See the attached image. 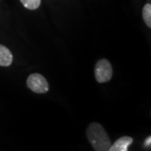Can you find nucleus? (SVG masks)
I'll list each match as a JSON object with an SVG mask.
<instances>
[{
    "instance_id": "8",
    "label": "nucleus",
    "mask_w": 151,
    "mask_h": 151,
    "mask_svg": "<svg viewBox=\"0 0 151 151\" xmlns=\"http://www.w3.org/2000/svg\"><path fill=\"white\" fill-rule=\"evenodd\" d=\"M151 144V137L150 136L147 139L145 140V146H150Z\"/></svg>"
},
{
    "instance_id": "6",
    "label": "nucleus",
    "mask_w": 151,
    "mask_h": 151,
    "mask_svg": "<svg viewBox=\"0 0 151 151\" xmlns=\"http://www.w3.org/2000/svg\"><path fill=\"white\" fill-rule=\"evenodd\" d=\"M143 19L145 22L146 25L149 28H151V4H146L143 8L142 11Z\"/></svg>"
},
{
    "instance_id": "2",
    "label": "nucleus",
    "mask_w": 151,
    "mask_h": 151,
    "mask_svg": "<svg viewBox=\"0 0 151 151\" xmlns=\"http://www.w3.org/2000/svg\"><path fill=\"white\" fill-rule=\"evenodd\" d=\"M94 74L97 82L104 83L111 80L113 76V67L109 60L101 59L97 62L94 67Z\"/></svg>"
},
{
    "instance_id": "7",
    "label": "nucleus",
    "mask_w": 151,
    "mask_h": 151,
    "mask_svg": "<svg viewBox=\"0 0 151 151\" xmlns=\"http://www.w3.org/2000/svg\"><path fill=\"white\" fill-rule=\"evenodd\" d=\"M20 2L26 9L30 10L38 9L41 4V0H20Z\"/></svg>"
},
{
    "instance_id": "1",
    "label": "nucleus",
    "mask_w": 151,
    "mask_h": 151,
    "mask_svg": "<svg viewBox=\"0 0 151 151\" xmlns=\"http://www.w3.org/2000/svg\"><path fill=\"white\" fill-rule=\"evenodd\" d=\"M86 137L96 151H108L112 145L106 130L98 123H92L86 129Z\"/></svg>"
},
{
    "instance_id": "5",
    "label": "nucleus",
    "mask_w": 151,
    "mask_h": 151,
    "mask_svg": "<svg viewBox=\"0 0 151 151\" xmlns=\"http://www.w3.org/2000/svg\"><path fill=\"white\" fill-rule=\"evenodd\" d=\"M13 62V55L6 46L0 45V66H9Z\"/></svg>"
},
{
    "instance_id": "3",
    "label": "nucleus",
    "mask_w": 151,
    "mask_h": 151,
    "mask_svg": "<svg viewBox=\"0 0 151 151\" xmlns=\"http://www.w3.org/2000/svg\"><path fill=\"white\" fill-rule=\"evenodd\" d=\"M26 84L28 87L35 93L43 94L49 91V84L47 80L40 73H33L29 76Z\"/></svg>"
},
{
    "instance_id": "4",
    "label": "nucleus",
    "mask_w": 151,
    "mask_h": 151,
    "mask_svg": "<svg viewBox=\"0 0 151 151\" xmlns=\"http://www.w3.org/2000/svg\"><path fill=\"white\" fill-rule=\"evenodd\" d=\"M133 138L129 136H124L118 139L117 140L111 145L108 151H127L129 146L133 143Z\"/></svg>"
}]
</instances>
